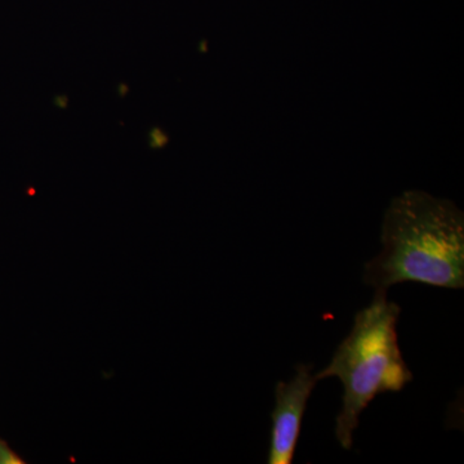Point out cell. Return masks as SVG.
I'll return each mask as SVG.
<instances>
[{
	"label": "cell",
	"mask_w": 464,
	"mask_h": 464,
	"mask_svg": "<svg viewBox=\"0 0 464 464\" xmlns=\"http://www.w3.org/2000/svg\"><path fill=\"white\" fill-rule=\"evenodd\" d=\"M380 255L365 265L364 282L387 293L395 284L464 286V215L450 200L420 190L391 201L382 224Z\"/></svg>",
	"instance_id": "1"
},
{
	"label": "cell",
	"mask_w": 464,
	"mask_h": 464,
	"mask_svg": "<svg viewBox=\"0 0 464 464\" xmlns=\"http://www.w3.org/2000/svg\"><path fill=\"white\" fill-rule=\"evenodd\" d=\"M375 292L373 302L356 314L353 331L317 380L337 377L343 384V405L335 436L343 449L353 447L359 417L378 395L399 392L413 380L399 346V304Z\"/></svg>",
	"instance_id": "2"
},
{
	"label": "cell",
	"mask_w": 464,
	"mask_h": 464,
	"mask_svg": "<svg viewBox=\"0 0 464 464\" xmlns=\"http://www.w3.org/2000/svg\"><path fill=\"white\" fill-rule=\"evenodd\" d=\"M317 382L313 366L301 364L292 380L276 384L268 464H290L295 459L307 402Z\"/></svg>",
	"instance_id": "3"
},
{
	"label": "cell",
	"mask_w": 464,
	"mask_h": 464,
	"mask_svg": "<svg viewBox=\"0 0 464 464\" xmlns=\"http://www.w3.org/2000/svg\"><path fill=\"white\" fill-rule=\"evenodd\" d=\"M23 459L0 439V464H21Z\"/></svg>",
	"instance_id": "4"
}]
</instances>
